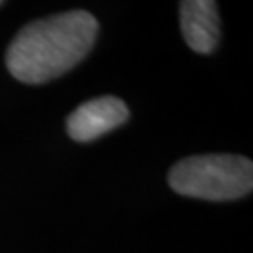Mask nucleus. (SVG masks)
Masks as SVG:
<instances>
[{"label": "nucleus", "instance_id": "1", "mask_svg": "<svg viewBox=\"0 0 253 253\" xmlns=\"http://www.w3.org/2000/svg\"><path fill=\"white\" fill-rule=\"evenodd\" d=\"M96 34L98 21L83 9L32 21L9 43L6 66L17 81L42 84L81 62L94 45Z\"/></svg>", "mask_w": 253, "mask_h": 253}, {"label": "nucleus", "instance_id": "2", "mask_svg": "<svg viewBox=\"0 0 253 253\" xmlns=\"http://www.w3.org/2000/svg\"><path fill=\"white\" fill-rule=\"evenodd\" d=\"M169 186L186 197L205 201L240 199L253 188V163L244 156H191L169 171Z\"/></svg>", "mask_w": 253, "mask_h": 253}, {"label": "nucleus", "instance_id": "3", "mask_svg": "<svg viewBox=\"0 0 253 253\" xmlns=\"http://www.w3.org/2000/svg\"><path fill=\"white\" fill-rule=\"evenodd\" d=\"M129 118L127 105L120 98L103 96L83 103L73 111L66 127L73 141L88 143L124 124Z\"/></svg>", "mask_w": 253, "mask_h": 253}, {"label": "nucleus", "instance_id": "4", "mask_svg": "<svg viewBox=\"0 0 253 253\" xmlns=\"http://www.w3.org/2000/svg\"><path fill=\"white\" fill-rule=\"evenodd\" d=\"M180 28L186 43L195 53H212L219 40V17H217L216 2L210 0L180 2Z\"/></svg>", "mask_w": 253, "mask_h": 253}, {"label": "nucleus", "instance_id": "5", "mask_svg": "<svg viewBox=\"0 0 253 253\" xmlns=\"http://www.w3.org/2000/svg\"><path fill=\"white\" fill-rule=\"evenodd\" d=\"M0 6H2V2H0Z\"/></svg>", "mask_w": 253, "mask_h": 253}]
</instances>
